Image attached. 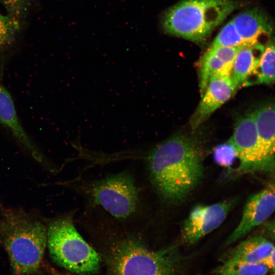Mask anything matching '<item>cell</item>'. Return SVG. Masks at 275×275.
I'll use <instances>...</instances> for the list:
<instances>
[{"label": "cell", "instance_id": "cell-1", "mask_svg": "<svg viewBox=\"0 0 275 275\" xmlns=\"http://www.w3.org/2000/svg\"><path fill=\"white\" fill-rule=\"evenodd\" d=\"M151 180L163 199L177 202L198 184L203 174L202 153L196 141L176 134L157 145L149 153Z\"/></svg>", "mask_w": 275, "mask_h": 275}, {"label": "cell", "instance_id": "cell-2", "mask_svg": "<svg viewBox=\"0 0 275 275\" xmlns=\"http://www.w3.org/2000/svg\"><path fill=\"white\" fill-rule=\"evenodd\" d=\"M0 244L14 275H33L47 245V226L32 212L0 204Z\"/></svg>", "mask_w": 275, "mask_h": 275}, {"label": "cell", "instance_id": "cell-3", "mask_svg": "<svg viewBox=\"0 0 275 275\" xmlns=\"http://www.w3.org/2000/svg\"><path fill=\"white\" fill-rule=\"evenodd\" d=\"M239 4L233 0H183L167 10L162 27L170 35L203 42Z\"/></svg>", "mask_w": 275, "mask_h": 275}, {"label": "cell", "instance_id": "cell-4", "mask_svg": "<svg viewBox=\"0 0 275 275\" xmlns=\"http://www.w3.org/2000/svg\"><path fill=\"white\" fill-rule=\"evenodd\" d=\"M47 248L53 262L78 275H93L100 269L97 252L79 234L68 217L57 218L47 226Z\"/></svg>", "mask_w": 275, "mask_h": 275}, {"label": "cell", "instance_id": "cell-5", "mask_svg": "<svg viewBox=\"0 0 275 275\" xmlns=\"http://www.w3.org/2000/svg\"><path fill=\"white\" fill-rule=\"evenodd\" d=\"M109 261L113 275H173L175 270L173 248L152 251L131 240L116 244Z\"/></svg>", "mask_w": 275, "mask_h": 275}, {"label": "cell", "instance_id": "cell-6", "mask_svg": "<svg viewBox=\"0 0 275 275\" xmlns=\"http://www.w3.org/2000/svg\"><path fill=\"white\" fill-rule=\"evenodd\" d=\"M90 194L94 202L113 216L125 218L136 209L138 193L131 176L123 172L93 183Z\"/></svg>", "mask_w": 275, "mask_h": 275}, {"label": "cell", "instance_id": "cell-7", "mask_svg": "<svg viewBox=\"0 0 275 275\" xmlns=\"http://www.w3.org/2000/svg\"><path fill=\"white\" fill-rule=\"evenodd\" d=\"M229 141L240 161L237 169L239 173L270 170L275 167V159L268 157L261 146L253 113L239 119Z\"/></svg>", "mask_w": 275, "mask_h": 275}, {"label": "cell", "instance_id": "cell-8", "mask_svg": "<svg viewBox=\"0 0 275 275\" xmlns=\"http://www.w3.org/2000/svg\"><path fill=\"white\" fill-rule=\"evenodd\" d=\"M232 199L208 205H198L190 211L181 229V238L188 244L197 242L218 228L236 203Z\"/></svg>", "mask_w": 275, "mask_h": 275}, {"label": "cell", "instance_id": "cell-9", "mask_svg": "<svg viewBox=\"0 0 275 275\" xmlns=\"http://www.w3.org/2000/svg\"><path fill=\"white\" fill-rule=\"evenodd\" d=\"M275 210V188L268 187L250 196L247 200L237 226L226 241L233 244L263 223Z\"/></svg>", "mask_w": 275, "mask_h": 275}, {"label": "cell", "instance_id": "cell-10", "mask_svg": "<svg viewBox=\"0 0 275 275\" xmlns=\"http://www.w3.org/2000/svg\"><path fill=\"white\" fill-rule=\"evenodd\" d=\"M237 90L230 75L217 74L209 80L201 96V100L193 114L190 124L193 129H196L211 115L227 101Z\"/></svg>", "mask_w": 275, "mask_h": 275}, {"label": "cell", "instance_id": "cell-11", "mask_svg": "<svg viewBox=\"0 0 275 275\" xmlns=\"http://www.w3.org/2000/svg\"><path fill=\"white\" fill-rule=\"evenodd\" d=\"M0 122L12 133L17 142L37 163L51 169L41 151L32 141L18 119L15 105L9 92L0 84Z\"/></svg>", "mask_w": 275, "mask_h": 275}, {"label": "cell", "instance_id": "cell-12", "mask_svg": "<svg viewBox=\"0 0 275 275\" xmlns=\"http://www.w3.org/2000/svg\"><path fill=\"white\" fill-rule=\"evenodd\" d=\"M245 46L263 45L260 41L270 37L272 26L268 19L258 9L241 12L232 20Z\"/></svg>", "mask_w": 275, "mask_h": 275}, {"label": "cell", "instance_id": "cell-13", "mask_svg": "<svg viewBox=\"0 0 275 275\" xmlns=\"http://www.w3.org/2000/svg\"><path fill=\"white\" fill-rule=\"evenodd\" d=\"M263 45L243 46L239 48L235 59L230 76L237 90L248 82L256 69Z\"/></svg>", "mask_w": 275, "mask_h": 275}, {"label": "cell", "instance_id": "cell-14", "mask_svg": "<svg viewBox=\"0 0 275 275\" xmlns=\"http://www.w3.org/2000/svg\"><path fill=\"white\" fill-rule=\"evenodd\" d=\"M261 146L268 157L275 156V101L267 103L253 112Z\"/></svg>", "mask_w": 275, "mask_h": 275}, {"label": "cell", "instance_id": "cell-15", "mask_svg": "<svg viewBox=\"0 0 275 275\" xmlns=\"http://www.w3.org/2000/svg\"><path fill=\"white\" fill-rule=\"evenodd\" d=\"M273 244L262 236H254L240 242L233 248L225 260L261 263L273 249Z\"/></svg>", "mask_w": 275, "mask_h": 275}, {"label": "cell", "instance_id": "cell-16", "mask_svg": "<svg viewBox=\"0 0 275 275\" xmlns=\"http://www.w3.org/2000/svg\"><path fill=\"white\" fill-rule=\"evenodd\" d=\"M198 66L201 96L210 79L213 75L217 74H231L230 70L225 63L208 49L200 58Z\"/></svg>", "mask_w": 275, "mask_h": 275}, {"label": "cell", "instance_id": "cell-17", "mask_svg": "<svg viewBox=\"0 0 275 275\" xmlns=\"http://www.w3.org/2000/svg\"><path fill=\"white\" fill-rule=\"evenodd\" d=\"M270 270L261 263L225 260L213 275H266Z\"/></svg>", "mask_w": 275, "mask_h": 275}, {"label": "cell", "instance_id": "cell-18", "mask_svg": "<svg viewBox=\"0 0 275 275\" xmlns=\"http://www.w3.org/2000/svg\"><path fill=\"white\" fill-rule=\"evenodd\" d=\"M254 74L255 84H270L275 81V44L264 46Z\"/></svg>", "mask_w": 275, "mask_h": 275}, {"label": "cell", "instance_id": "cell-19", "mask_svg": "<svg viewBox=\"0 0 275 275\" xmlns=\"http://www.w3.org/2000/svg\"><path fill=\"white\" fill-rule=\"evenodd\" d=\"M211 46L239 47L245 45L234 23L231 20L222 28Z\"/></svg>", "mask_w": 275, "mask_h": 275}, {"label": "cell", "instance_id": "cell-20", "mask_svg": "<svg viewBox=\"0 0 275 275\" xmlns=\"http://www.w3.org/2000/svg\"><path fill=\"white\" fill-rule=\"evenodd\" d=\"M18 29L17 20L0 14V51L12 42Z\"/></svg>", "mask_w": 275, "mask_h": 275}, {"label": "cell", "instance_id": "cell-21", "mask_svg": "<svg viewBox=\"0 0 275 275\" xmlns=\"http://www.w3.org/2000/svg\"><path fill=\"white\" fill-rule=\"evenodd\" d=\"M213 156L217 164L222 167L228 168L232 165L237 158V152L229 140L216 146L213 150Z\"/></svg>", "mask_w": 275, "mask_h": 275}, {"label": "cell", "instance_id": "cell-22", "mask_svg": "<svg viewBox=\"0 0 275 275\" xmlns=\"http://www.w3.org/2000/svg\"><path fill=\"white\" fill-rule=\"evenodd\" d=\"M240 47L210 46L208 49L221 59L231 72L235 59Z\"/></svg>", "mask_w": 275, "mask_h": 275}, {"label": "cell", "instance_id": "cell-23", "mask_svg": "<svg viewBox=\"0 0 275 275\" xmlns=\"http://www.w3.org/2000/svg\"><path fill=\"white\" fill-rule=\"evenodd\" d=\"M9 13V16L18 20L24 13L28 0H0Z\"/></svg>", "mask_w": 275, "mask_h": 275}, {"label": "cell", "instance_id": "cell-24", "mask_svg": "<svg viewBox=\"0 0 275 275\" xmlns=\"http://www.w3.org/2000/svg\"><path fill=\"white\" fill-rule=\"evenodd\" d=\"M261 263L264 264L270 270L275 272V246L268 256Z\"/></svg>", "mask_w": 275, "mask_h": 275}, {"label": "cell", "instance_id": "cell-25", "mask_svg": "<svg viewBox=\"0 0 275 275\" xmlns=\"http://www.w3.org/2000/svg\"><path fill=\"white\" fill-rule=\"evenodd\" d=\"M264 229L267 234L275 241V219L265 224Z\"/></svg>", "mask_w": 275, "mask_h": 275}, {"label": "cell", "instance_id": "cell-26", "mask_svg": "<svg viewBox=\"0 0 275 275\" xmlns=\"http://www.w3.org/2000/svg\"><path fill=\"white\" fill-rule=\"evenodd\" d=\"M48 270L51 275H72L70 273L61 272L51 267L48 268Z\"/></svg>", "mask_w": 275, "mask_h": 275}, {"label": "cell", "instance_id": "cell-27", "mask_svg": "<svg viewBox=\"0 0 275 275\" xmlns=\"http://www.w3.org/2000/svg\"><path fill=\"white\" fill-rule=\"evenodd\" d=\"M273 275H275V273Z\"/></svg>", "mask_w": 275, "mask_h": 275}]
</instances>
